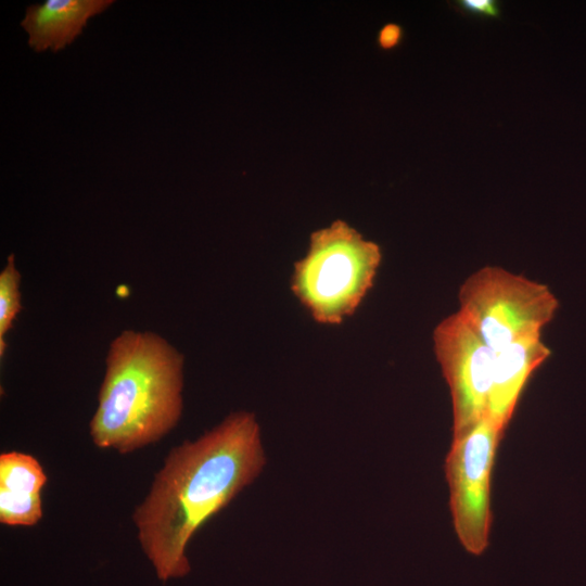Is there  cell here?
Wrapping results in <instances>:
<instances>
[{"label": "cell", "instance_id": "1", "mask_svg": "<svg viewBox=\"0 0 586 586\" xmlns=\"http://www.w3.org/2000/svg\"><path fill=\"white\" fill-rule=\"evenodd\" d=\"M265 463L259 424L247 411L229 415L168 453L132 514L141 549L160 581L190 572L187 547L192 537L259 475Z\"/></svg>", "mask_w": 586, "mask_h": 586}, {"label": "cell", "instance_id": "2", "mask_svg": "<svg viewBox=\"0 0 586 586\" xmlns=\"http://www.w3.org/2000/svg\"><path fill=\"white\" fill-rule=\"evenodd\" d=\"M182 387L183 356L171 344L153 332L123 331L109 347L92 443L125 455L158 442L180 420Z\"/></svg>", "mask_w": 586, "mask_h": 586}, {"label": "cell", "instance_id": "3", "mask_svg": "<svg viewBox=\"0 0 586 586\" xmlns=\"http://www.w3.org/2000/svg\"><path fill=\"white\" fill-rule=\"evenodd\" d=\"M381 259L377 243L335 220L311 233L307 253L295 264L292 290L316 321L340 323L372 286Z\"/></svg>", "mask_w": 586, "mask_h": 586}, {"label": "cell", "instance_id": "4", "mask_svg": "<svg viewBox=\"0 0 586 586\" xmlns=\"http://www.w3.org/2000/svg\"><path fill=\"white\" fill-rule=\"evenodd\" d=\"M458 301L457 313L494 352L539 335L558 307L547 285L498 266L470 275L459 288Z\"/></svg>", "mask_w": 586, "mask_h": 586}, {"label": "cell", "instance_id": "5", "mask_svg": "<svg viewBox=\"0 0 586 586\" xmlns=\"http://www.w3.org/2000/svg\"><path fill=\"white\" fill-rule=\"evenodd\" d=\"M504 432L485 416L453 437L445 460L454 527L463 548L474 556L482 555L488 546L491 480Z\"/></svg>", "mask_w": 586, "mask_h": 586}, {"label": "cell", "instance_id": "6", "mask_svg": "<svg viewBox=\"0 0 586 586\" xmlns=\"http://www.w3.org/2000/svg\"><path fill=\"white\" fill-rule=\"evenodd\" d=\"M433 348L453 403V437L486 415L495 353L455 313L433 331Z\"/></svg>", "mask_w": 586, "mask_h": 586}, {"label": "cell", "instance_id": "7", "mask_svg": "<svg viewBox=\"0 0 586 586\" xmlns=\"http://www.w3.org/2000/svg\"><path fill=\"white\" fill-rule=\"evenodd\" d=\"M494 353L493 381L485 416L506 430L526 382L550 351L539 334L517 340Z\"/></svg>", "mask_w": 586, "mask_h": 586}, {"label": "cell", "instance_id": "8", "mask_svg": "<svg viewBox=\"0 0 586 586\" xmlns=\"http://www.w3.org/2000/svg\"><path fill=\"white\" fill-rule=\"evenodd\" d=\"M113 3V0H47L28 5L21 26L31 49L58 52L82 33L91 17Z\"/></svg>", "mask_w": 586, "mask_h": 586}, {"label": "cell", "instance_id": "9", "mask_svg": "<svg viewBox=\"0 0 586 586\" xmlns=\"http://www.w3.org/2000/svg\"><path fill=\"white\" fill-rule=\"evenodd\" d=\"M48 476L31 455H0V522L8 526H34L42 518L41 492Z\"/></svg>", "mask_w": 586, "mask_h": 586}, {"label": "cell", "instance_id": "10", "mask_svg": "<svg viewBox=\"0 0 586 586\" xmlns=\"http://www.w3.org/2000/svg\"><path fill=\"white\" fill-rule=\"evenodd\" d=\"M21 273L10 255L0 272V356L5 353V335L22 309L20 292Z\"/></svg>", "mask_w": 586, "mask_h": 586}, {"label": "cell", "instance_id": "11", "mask_svg": "<svg viewBox=\"0 0 586 586\" xmlns=\"http://www.w3.org/2000/svg\"><path fill=\"white\" fill-rule=\"evenodd\" d=\"M457 4L460 10L469 14L484 17H497L499 15L498 3L493 0H461Z\"/></svg>", "mask_w": 586, "mask_h": 586}, {"label": "cell", "instance_id": "12", "mask_svg": "<svg viewBox=\"0 0 586 586\" xmlns=\"http://www.w3.org/2000/svg\"><path fill=\"white\" fill-rule=\"evenodd\" d=\"M402 28L394 24H386L379 33L378 41L381 48L392 49L396 47L402 39Z\"/></svg>", "mask_w": 586, "mask_h": 586}]
</instances>
